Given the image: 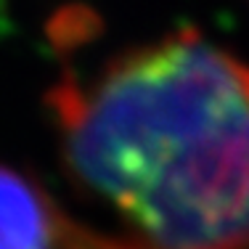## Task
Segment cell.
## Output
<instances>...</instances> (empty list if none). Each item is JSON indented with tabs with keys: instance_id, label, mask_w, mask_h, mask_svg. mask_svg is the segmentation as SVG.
<instances>
[{
	"instance_id": "obj_2",
	"label": "cell",
	"mask_w": 249,
	"mask_h": 249,
	"mask_svg": "<svg viewBox=\"0 0 249 249\" xmlns=\"http://www.w3.org/2000/svg\"><path fill=\"white\" fill-rule=\"evenodd\" d=\"M67 225L43 188L0 164V249H58Z\"/></svg>"
},
{
	"instance_id": "obj_1",
	"label": "cell",
	"mask_w": 249,
	"mask_h": 249,
	"mask_svg": "<svg viewBox=\"0 0 249 249\" xmlns=\"http://www.w3.org/2000/svg\"><path fill=\"white\" fill-rule=\"evenodd\" d=\"M72 178L151 249L249 244V67L194 32L53 93Z\"/></svg>"
}]
</instances>
